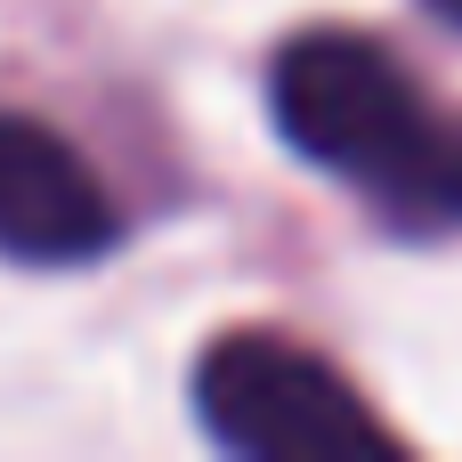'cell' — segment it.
<instances>
[{"label":"cell","mask_w":462,"mask_h":462,"mask_svg":"<svg viewBox=\"0 0 462 462\" xmlns=\"http://www.w3.org/2000/svg\"><path fill=\"white\" fill-rule=\"evenodd\" d=\"M374 219L406 244L462 236V114H430V130L365 187Z\"/></svg>","instance_id":"4"},{"label":"cell","mask_w":462,"mask_h":462,"mask_svg":"<svg viewBox=\"0 0 462 462\" xmlns=\"http://www.w3.org/2000/svg\"><path fill=\"white\" fill-rule=\"evenodd\" d=\"M195 414L244 462H325V455H406V439L357 398L341 365L276 333H219L195 357Z\"/></svg>","instance_id":"1"},{"label":"cell","mask_w":462,"mask_h":462,"mask_svg":"<svg viewBox=\"0 0 462 462\" xmlns=\"http://www.w3.org/2000/svg\"><path fill=\"white\" fill-rule=\"evenodd\" d=\"M268 114L284 130V146L333 179H349L357 195L430 130V97L414 89L406 57L374 32H300L284 41L276 73H268Z\"/></svg>","instance_id":"2"},{"label":"cell","mask_w":462,"mask_h":462,"mask_svg":"<svg viewBox=\"0 0 462 462\" xmlns=\"http://www.w3.org/2000/svg\"><path fill=\"white\" fill-rule=\"evenodd\" d=\"M430 8H439V16H447V24H462V0H430Z\"/></svg>","instance_id":"5"},{"label":"cell","mask_w":462,"mask_h":462,"mask_svg":"<svg viewBox=\"0 0 462 462\" xmlns=\"http://www.w3.org/2000/svg\"><path fill=\"white\" fill-rule=\"evenodd\" d=\"M114 244H122V211L106 179L73 154V138L0 106V260L89 268Z\"/></svg>","instance_id":"3"}]
</instances>
